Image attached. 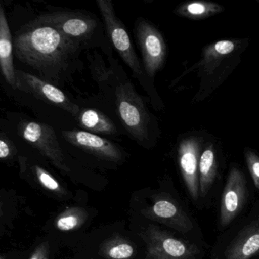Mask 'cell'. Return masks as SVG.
Instances as JSON below:
<instances>
[{
  "label": "cell",
  "instance_id": "2e32d148",
  "mask_svg": "<svg viewBox=\"0 0 259 259\" xmlns=\"http://www.w3.org/2000/svg\"><path fill=\"white\" fill-rule=\"evenodd\" d=\"M78 122L81 127L93 133L113 135L117 132L113 121L98 110H83L79 115Z\"/></svg>",
  "mask_w": 259,
  "mask_h": 259
},
{
  "label": "cell",
  "instance_id": "ba28073f",
  "mask_svg": "<svg viewBox=\"0 0 259 259\" xmlns=\"http://www.w3.org/2000/svg\"><path fill=\"white\" fill-rule=\"evenodd\" d=\"M17 89L31 94L38 99L54 104L73 115L78 114L79 107L69 101L65 94L46 80L21 70L16 71Z\"/></svg>",
  "mask_w": 259,
  "mask_h": 259
},
{
  "label": "cell",
  "instance_id": "cb8c5ba5",
  "mask_svg": "<svg viewBox=\"0 0 259 259\" xmlns=\"http://www.w3.org/2000/svg\"><path fill=\"white\" fill-rule=\"evenodd\" d=\"M235 45L230 40H221L214 45V50L221 55H227L234 50Z\"/></svg>",
  "mask_w": 259,
  "mask_h": 259
},
{
  "label": "cell",
  "instance_id": "7402d4cb",
  "mask_svg": "<svg viewBox=\"0 0 259 259\" xmlns=\"http://www.w3.org/2000/svg\"><path fill=\"white\" fill-rule=\"evenodd\" d=\"M211 7L208 4L203 3H192L186 6V11L188 14L192 16H201L210 12Z\"/></svg>",
  "mask_w": 259,
  "mask_h": 259
},
{
  "label": "cell",
  "instance_id": "ffe728a7",
  "mask_svg": "<svg viewBox=\"0 0 259 259\" xmlns=\"http://www.w3.org/2000/svg\"><path fill=\"white\" fill-rule=\"evenodd\" d=\"M245 160L254 186L259 189V157L254 153L248 151L245 154Z\"/></svg>",
  "mask_w": 259,
  "mask_h": 259
},
{
  "label": "cell",
  "instance_id": "30bf717a",
  "mask_svg": "<svg viewBox=\"0 0 259 259\" xmlns=\"http://www.w3.org/2000/svg\"><path fill=\"white\" fill-rule=\"evenodd\" d=\"M246 197V182L243 174L237 168H233L221 195L220 221L223 227L229 225L240 213Z\"/></svg>",
  "mask_w": 259,
  "mask_h": 259
},
{
  "label": "cell",
  "instance_id": "ac0fdd59",
  "mask_svg": "<svg viewBox=\"0 0 259 259\" xmlns=\"http://www.w3.org/2000/svg\"><path fill=\"white\" fill-rule=\"evenodd\" d=\"M89 218V213L82 207H72L66 208L57 216L54 225L60 231H72L80 228Z\"/></svg>",
  "mask_w": 259,
  "mask_h": 259
},
{
  "label": "cell",
  "instance_id": "d4e9b609",
  "mask_svg": "<svg viewBox=\"0 0 259 259\" xmlns=\"http://www.w3.org/2000/svg\"><path fill=\"white\" fill-rule=\"evenodd\" d=\"M0 259H7V257H6L4 254H2V255L0 256Z\"/></svg>",
  "mask_w": 259,
  "mask_h": 259
},
{
  "label": "cell",
  "instance_id": "9a60e30c",
  "mask_svg": "<svg viewBox=\"0 0 259 259\" xmlns=\"http://www.w3.org/2000/svg\"><path fill=\"white\" fill-rule=\"evenodd\" d=\"M99 254L105 259H132L136 254V247L130 239L115 235L101 243Z\"/></svg>",
  "mask_w": 259,
  "mask_h": 259
},
{
  "label": "cell",
  "instance_id": "9c48e42d",
  "mask_svg": "<svg viewBox=\"0 0 259 259\" xmlns=\"http://www.w3.org/2000/svg\"><path fill=\"white\" fill-rule=\"evenodd\" d=\"M40 23L50 25L75 41L85 40L96 28V22L84 15L75 13H54L36 19Z\"/></svg>",
  "mask_w": 259,
  "mask_h": 259
},
{
  "label": "cell",
  "instance_id": "3957f363",
  "mask_svg": "<svg viewBox=\"0 0 259 259\" xmlns=\"http://www.w3.org/2000/svg\"><path fill=\"white\" fill-rule=\"evenodd\" d=\"M118 112L128 133L139 142L148 139L150 118L142 100L130 83L116 89Z\"/></svg>",
  "mask_w": 259,
  "mask_h": 259
},
{
  "label": "cell",
  "instance_id": "6da1fadb",
  "mask_svg": "<svg viewBox=\"0 0 259 259\" xmlns=\"http://www.w3.org/2000/svg\"><path fill=\"white\" fill-rule=\"evenodd\" d=\"M78 43L35 20L16 34L13 47L20 61L35 69L40 76L58 83L76 52Z\"/></svg>",
  "mask_w": 259,
  "mask_h": 259
},
{
  "label": "cell",
  "instance_id": "4fadbf2b",
  "mask_svg": "<svg viewBox=\"0 0 259 259\" xmlns=\"http://www.w3.org/2000/svg\"><path fill=\"white\" fill-rule=\"evenodd\" d=\"M259 253V221L243 229L225 251V259H250Z\"/></svg>",
  "mask_w": 259,
  "mask_h": 259
},
{
  "label": "cell",
  "instance_id": "5bb4252c",
  "mask_svg": "<svg viewBox=\"0 0 259 259\" xmlns=\"http://www.w3.org/2000/svg\"><path fill=\"white\" fill-rule=\"evenodd\" d=\"M13 37L10 32L4 7H0V66L7 82L17 89L16 71L13 63Z\"/></svg>",
  "mask_w": 259,
  "mask_h": 259
},
{
  "label": "cell",
  "instance_id": "603a6c76",
  "mask_svg": "<svg viewBox=\"0 0 259 259\" xmlns=\"http://www.w3.org/2000/svg\"><path fill=\"white\" fill-rule=\"evenodd\" d=\"M50 246L48 242L40 244L29 259H49Z\"/></svg>",
  "mask_w": 259,
  "mask_h": 259
},
{
  "label": "cell",
  "instance_id": "52a82bcc",
  "mask_svg": "<svg viewBox=\"0 0 259 259\" xmlns=\"http://www.w3.org/2000/svg\"><path fill=\"white\" fill-rule=\"evenodd\" d=\"M142 214L183 234L189 233L193 227L192 221L180 204L166 195L154 197L152 204L144 209Z\"/></svg>",
  "mask_w": 259,
  "mask_h": 259
},
{
  "label": "cell",
  "instance_id": "8fae6325",
  "mask_svg": "<svg viewBox=\"0 0 259 259\" xmlns=\"http://www.w3.org/2000/svg\"><path fill=\"white\" fill-rule=\"evenodd\" d=\"M63 137L72 145L103 159L119 162L122 158L120 150L112 142L97 135L84 131H63Z\"/></svg>",
  "mask_w": 259,
  "mask_h": 259
},
{
  "label": "cell",
  "instance_id": "5b68a950",
  "mask_svg": "<svg viewBox=\"0 0 259 259\" xmlns=\"http://www.w3.org/2000/svg\"><path fill=\"white\" fill-rule=\"evenodd\" d=\"M97 4L105 22L107 32L116 51L133 73L136 76H140L142 70L139 59L125 26L115 13L111 1L98 0Z\"/></svg>",
  "mask_w": 259,
  "mask_h": 259
},
{
  "label": "cell",
  "instance_id": "7c38bea8",
  "mask_svg": "<svg viewBox=\"0 0 259 259\" xmlns=\"http://www.w3.org/2000/svg\"><path fill=\"white\" fill-rule=\"evenodd\" d=\"M199 148L195 139H188L182 142L179 148V163L183 180L192 199L199 197Z\"/></svg>",
  "mask_w": 259,
  "mask_h": 259
},
{
  "label": "cell",
  "instance_id": "d6986e66",
  "mask_svg": "<svg viewBox=\"0 0 259 259\" xmlns=\"http://www.w3.org/2000/svg\"><path fill=\"white\" fill-rule=\"evenodd\" d=\"M33 172L40 184L48 191H51L59 195L66 194V191L63 189V186L46 169L39 166H34L33 167Z\"/></svg>",
  "mask_w": 259,
  "mask_h": 259
},
{
  "label": "cell",
  "instance_id": "e0dca14e",
  "mask_svg": "<svg viewBox=\"0 0 259 259\" xmlns=\"http://www.w3.org/2000/svg\"><path fill=\"white\" fill-rule=\"evenodd\" d=\"M199 194L206 196L211 188L217 175V163L214 153L211 148H207L201 154L199 160Z\"/></svg>",
  "mask_w": 259,
  "mask_h": 259
},
{
  "label": "cell",
  "instance_id": "7a4b0ae2",
  "mask_svg": "<svg viewBox=\"0 0 259 259\" xmlns=\"http://www.w3.org/2000/svg\"><path fill=\"white\" fill-rule=\"evenodd\" d=\"M140 236L146 245V259H201V251L196 245L157 226H148Z\"/></svg>",
  "mask_w": 259,
  "mask_h": 259
},
{
  "label": "cell",
  "instance_id": "277c9868",
  "mask_svg": "<svg viewBox=\"0 0 259 259\" xmlns=\"http://www.w3.org/2000/svg\"><path fill=\"white\" fill-rule=\"evenodd\" d=\"M19 134L40 151L51 163L65 174L69 172L58 139L52 127L41 122L25 121L19 125Z\"/></svg>",
  "mask_w": 259,
  "mask_h": 259
},
{
  "label": "cell",
  "instance_id": "44dd1931",
  "mask_svg": "<svg viewBox=\"0 0 259 259\" xmlns=\"http://www.w3.org/2000/svg\"><path fill=\"white\" fill-rule=\"evenodd\" d=\"M16 149L13 142L3 133L0 139V158L1 160H8L13 157Z\"/></svg>",
  "mask_w": 259,
  "mask_h": 259
},
{
  "label": "cell",
  "instance_id": "8992f818",
  "mask_svg": "<svg viewBox=\"0 0 259 259\" xmlns=\"http://www.w3.org/2000/svg\"><path fill=\"white\" fill-rule=\"evenodd\" d=\"M136 36L145 71L149 76H154L163 66L166 57V45L163 37L151 24L143 19L137 24Z\"/></svg>",
  "mask_w": 259,
  "mask_h": 259
}]
</instances>
